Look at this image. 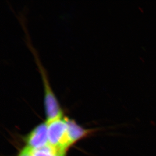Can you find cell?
<instances>
[{
    "mask_svg": "<svg viewBox=\"0 0 156 156\" xmlns=\"http://www.w3.org/2000/svg\"><path fill=\"white\" fill-rule=\"evenodd\" d=\"M65 120L66 122L69 137L72 144L89 134L90 130L83 128L73 120L68 118H65Z\"/></svg>",
    "mask_w": 156,
    "mask_h": 156,
    "instance_id": "cell-4",
    "label": "cell"
},
{
    "mask_svg": "<svg viewBox=\"0 0 156 156\" xmlns=\"http://www.w3.org/2000/svg\"><path fill=\"white\" fill-rule=\"evenodd\" d=\"M35 56V60L38 65V68L41 74L44 87V107L47 121L48 123L56 120L61 119L63 115L60 105L57 98L53 93L50 84L48 81L47 75L46 74L44 67L37 58L36 53L33 51Z\"/></svg>",
    "mask_w": 156,
    "mask_h": 156,
    "instance_id": "cell-1",
    "label": "cell"
},
{
    "mask_svg": "<svg viewBox=\"0 0 156 156\" xmlns=\"http://www.w3.org/2000/svg\"><path fill=\"white\" fill-rule=\"evenodd\" d=\"M17 156H34L33 150L26 146L20 151Z\"/></svg>",
    "mask_w": 156,
    "mask_h": 156,
    "instance_id": "cell-6",
    "label": "cell"
},
{
    "mask_svg": "<svg viewBox=\"0 0 156 156\" xmlns=\"http://www.w3.org/2000/svg\"><path fill=\"white\" fill-rule=\"evenodd\" d=\"M27 146L33 150H37L49 144L47 123H43L37 125L26 136Z\"/></svg>",
    "mask_w": 156,
    "mask_h": 156,
    "instance_id": "cell-3",
    "label": "cell"
},
{
    "mask_svg": "<svg viewBox=\"0 0 156 156\" xmlns=\"http://www.w3.org/2000/svg\"><path fill=\"white\" fill-rule=\"evenodd\" d=\"M66 152L59 150L50 144L37 150H33L34 156H65Z\"/></svg>",
    "mask_w": 156,
    "mask_h": 156,
    "instance_id": "cell-5",
    "label": "cell"
},
{
    "mask_svg": "<svg viewBox=\"0 0 156 156\" xmlns=\"http://www.w3.org/2000/svg\"><path fill=\"white\" fill-rule=\"evenodd\" d=\"M47 125L49 144L55 149L66 152L72 144L65 118L56 120L48 123Z\"/></svg>",
    "mask_w": 156,
    "mask_h": 156,
    "instance_id": "cell-2",
    "label": "cell"
}]
</instances>
